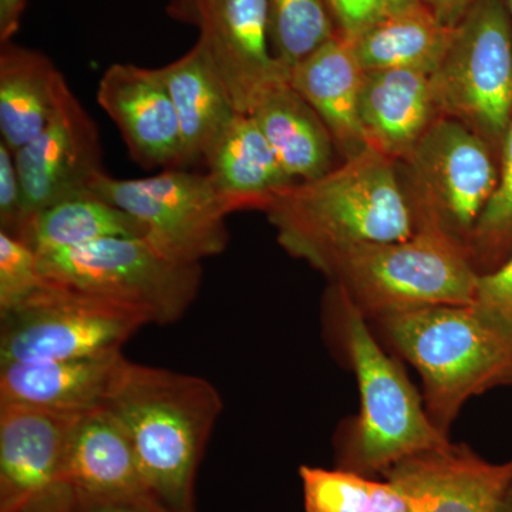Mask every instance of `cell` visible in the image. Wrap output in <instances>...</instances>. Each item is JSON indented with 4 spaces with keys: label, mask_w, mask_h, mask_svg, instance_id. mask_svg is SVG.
<instances>
[{
    "label": "cell",
    "mask_w": 512,
    "mask_h": 512,
    "mask_svg": "<svg viewBox=\"0 0 512 512\" xmlns=\"http://www.w3.org/2000/svg\"><path fill=\"white\" fill-rule=\"evenodd\" d=\"M43 278L140 313L148 323L183 318L201 286V264L161 254L144 237H113L39 256Z\"/></svg>",
    "instance_id": "8992f818"
},
{
    "label": "cell",
    "mask_w": 512,
    "mask_h": 512,
    "mask_svg": "<svg viewBox=\"0 0 512 512\" xmlns=\"http://www.w3.org/2000/svg\"><path fill=\"white\" fill-rule=\"evenodd\" d=\"M322 323L326 342L355 375L360 397L359 413L336 433L335 467L383 477L404 458L451 441L431 423L400 359L383 349L369 320L335 284L323 296Z\"/></svg>",
    "instance_id": "6da1fadb"
},
{
    "label": "cell",
    "mask_w": 512,
    "mask_h": 512,
    "mask_svg": "<svg viewBox=\"0 0 512 512\" xmlns=\"http://www.w3.org/2000/svg\"><path fill=\"white\" fill-rule=\"evenodd\" d=\"M439 117L433 73L412 69L365 73L360 120L367 148L397 163Z\"/></svg>",
    "instance_id": "2e32d148"
},
{
    "label": "cell",
    "mask_w": 512,
    "mask_h": 512,
    "mask_svg": "<svg viewBox=\"0 0 512 512\" xmlns=\"http://www.w3.org/2000/svg\"><path fill=\"white\" fill-rule=\"evenodd\" d=\"M508 12H510L511 23H512V0H507Z\"/></svg>",
    "instance_id": "f35d334b"
},
{
    "label": "cell",
    "mask_w": 512,
    "mask_h": 512,
    "mask_svg": "<svg viewBox=\"0 0 512 512\" xmlns=\"http://www.w3.org/2000/svg\"><path fill=\"white\" fill-rule=\"evenodd\" d=\"M497 187L468 239V252L478 274L503 264L512 245V120L503 140Z\"/></svg>",
    "instance_id": "83f0119b"
},
{
    "label": "cell",
    "mask_w": 512,
    "mask_h": 512,
    "mask_svg": "<svg viewBox=\"0 0 512 512\" xmlns=\"http://www.w3.org/2000/svg\"><path fill=\"white\" fill-rule=\"evenodd\" d=\"M15 161L28 224L33 215L57 202L90 194L97 178L106 173L99 128L72 90L42 133L16 151Z\"/></svg>",
    "instance_id": "7c38bea8"
},
{
    "label": "cell",
    "mask_w": 512,
    "mask_h": 512,
    "mask_svg": "<svg viewBox=\"0 0 512 512\" xmlns=\"http://www.w3.org/2000/svg\"><path fill=\"white\" fill-rule=\"evenodd\" d=\"M28 0H0V43H8L18 33Z\"/></svg>",
    "instance_id": "e575fe53"
},
{
    "label": "cell",
    "mask_w": 512,
    "mask_h": 512,
    "mask_svg": "<svg viewBox=\"0 0 512 512\" xmlns=\"http://www.w3.org/2000/svg\"><path fill=\"white\" fill-rule=\"evenodd\" d=\"M440 117L460 121L490 144L512 120V23L507 0H477L451 33L433 72Z\"/></svg>",
    "instance_id": "52a82bcc"
},
{
    "label": "cell",
    "mask_w": 512,
    "mask_h": 512,
    "mask_svg": "<svg viewBox=\"0 0 512 512\" xmlns=\"http://www.w3.org/2000/svg\"><path fill=\"white\" fill-rule=\"evenodd\" d=\"M453 28L444 25L426 2L387 13L352 40L365 72L424 70L439 66Z\"/></svg>",
    "instance_id": "cb8c5ba5"
},
{
    "label": "cell",
    "mask_w": 512,
    "mask_h": 512,
    "mask_svg": "<svg viewBox=\"0 0 512 512\" xmlns=\"http://www.w3.org/2000/svg\"><path fill=\"white\" fill-rule=\"evenodd\" d=\"M43 281L36 252L26 242L0 231V312L28 298Z\"/></svg>",
    "instance_id": "f1b7e54d"
},
{
    "label": "cell",
    "mask_w": 512,
    "mask_h": 512,
    "mask_svg": "<svg viewBox=\"0 0 512 512\" xmlns=\"http://www.w3.org/2000/svg\"><path fill=\"white\" fill-rule=\"evenodd\" d=\"M147 323L140 313L45 279L0 312V366L113 355Z\"/></svg>",
    "instance_id": "ba28073f"
},
{
    "label": "cell",
    "mask_w": 512,
    "mask_h": 512,
    "mask_svg": "<svg viewBox=\"0 0 512 512\" xmlns=\"http://www.w3.org/2000/svg\"><path fill=\"white\" fill-rule=\"evenodd\" d=\"M26 228L28 215L15 154L0 141V231L22 239Z\"/></svg>",
    "instance_id": "4dcf8cb0"
},
{
    "label": "cell",
    "mask_w": 512,
    "mask_h": 512,
    "mask_svg": "<svg viewBox=\"0 0 512 512\" xmlns=\"http://www.w3.org/2000/svg\"><path fill=\"white\" fill-rule=\"evenodd\" d=\"M322 274L367 320L430 305L474 303L478 274L466 244L434 227L407 239L357 245Z\"/></svg>",
    "instance_id": "5b68a950"
},
{
    "label": "cell",
    "mask_w": 512,
    "mask_h": 512,
    "mask_svg": "<svg viewBox=\"0 0 512 512\" xmlns=\"http://www.w3.org/2000/svg\"><path fill=\"white\" fill-rule=\"evenodd\" d=\"M73 503V488L67 483H59L10 512H72Z\"/></svg>",
    "instance_id": "836d02e7"
},
{
    "label": "cell",
    "mask_w": 512,
    "mask_h": 512,
    "mask_svg": "<svg viewBox=\"0 0 512 512\" xmlns=\"http://www.w3.org/2000/svg\"><path fill=\"white\" fill-rule=\"evenodd\" d=\"M339 35L353 40L390 13L387 0H325Z\"/></svg>",
    "instance_id": "1f68e13d"
},
{
    "label": "cell",
    "mask_w": 512,
    "mask_h": 512,
    "mask_svg": "<svg viewBox=\"0 0 512 512\" xmlns=\"http://www.w3.org/2000/svg\"><path fill=\"white\" fill-rule=\"evenodd\" d=\"M204 164L229 212L265 211L295 184L251 114L235 116Z\"/></svg>",
    "instance_id": "d6986e66"
},
{
    "label": "cell",
    "mask_w": 512,
    "mask_h": 512,
    "mask_svg": "<svg viewBox=\"0 0 512 512\" xmlns=\"http://www.w3.org/2000/svg\"><path fill=\"white\" fill-rule=\"evenodd\" d=\"M397 163L419 228H439L468 248L497 187L491 144L460 121L439 117Z\"/></svg>",
    "instance_id": "9c48e42d"
},
{
    "label": "cell",
    "mask_w": 512,
    "mask_h": 512,
    "mask_svg": "<svg viewBox=\"0 0 512 512\" xmlns=\"http://www.w3.org/2000/svg\"><path fill=\"white\" fill-rule=\"evenodd\" d=\"M249 114L295 183L316 180L335 167L332 134L289 82L265 93Z\"/></svg>",
    "instance_id": "603a6c76"
},
{
    "label": "cell",
    "mask_w": 512,
    "mask_h": 512,
    "mask_svg": "<svg viewBox=\"0 0 512 512\" xmlns=\"http://www.w3.org/2000/svg\"><path fill=\"white\" fill-rule=\"evenodd\" d=\"M170 12L200 28L235 110L249 114L259 99L289 82L271 45L266 0H171Z\"/></svg>",
    "instance_id": "8fae6325"
},
{
    "label": "cell",
    "mask_w": 512,
    "mask_h": 512,
    "mask_svg": "<svg viewBox=\"0 0 512 512\" xmlns=\"http://www.w3.org/2000/svg\"><path fill=\"white\" fill-rule=\"evenodd\" d=\"M113 237H146V229L126 211L90 192L37 212L20 241L40 256Z\"/></svg>",
    "instance_id": "d4e9b609"
},
{
    "label": "cell",
    "mask_w": 512,
    "mask_h": 512,
    "mask_svg": "<svg viewBox=\"0 0 512 512\" xmlns=\"http://www.w3.org/2000/svg\"><path fill=\"white\" fill-rule=\"evenodd\" d=\"M274 55L291 72L338 35L325 0H266Z\"/></svg>",
    "instance_id": "4316f807"
},
{
    "label": "cell",
    "mask_w": 512,
    "mask_h": 512,
    "mask_svg": "<svg viewBox=\"0 0 512 512\" xmlns=\"http://www.w3.org/2000/svg\"><path fill=\"white\" fill-rule=\"evenodd\" d=\"M387 2H389L390 12H394V10L409 8L416 3L424 2V0H387Z\"/></svg>",
    "instance_id": "74e56055"
},
{
    "label": "cell",
    "mask_w": 512,
    "mask_h": 512,
    "mask_svg": "<svg viewBox=\"0 0 512 512\" xmlns=\"http://www.w3.org/2000/svg\"><path fill=\"white\" fill-rule=\"evenodd\" d=\"M77 417L23 404H0V512L64 483Z\"/></svg>",
    "instance_id": "9a60e30c"
},
{
    "label": "cell",
    "mask_w": 512,
    "mask_h": 512,
    "mask_svg": "<svg viewBox=\"0 0 512 512\" xmlns=\"http://www.w3.org/2000/svg\"><path fill=\"white\" fill-rule=\"evenodd\" d=\"M92 191L140 221L144 238L173 261L201 264L227 248L231 212L207 173L171 168L131 180L104 173Z\"/></svg>",
    "instance_id": "30bf717a"
},
{
    "label": "cell",
    "mask_w": 512,
    "mask_h": 512,
    "mask_svg": "<svg viewBox=\"0 0 512 512\" xmlns=\"http://www.w3.org/2000/svg\"><path fill=\"white\" fill-rule=\"evenodd\" d=\"M305 512H416L392 481L343 468L302 466Z\"/></svg>",
    "instance_id": "484cf974"
},
{
    "label": "cell",
    "mask_w": 512,
    "mask_h": 512,
    "mask_svg": "<svg viewBox=\"0 0 512 512\" xmlns=\"http://www.w3.org/2000/svg\"><path fill=\"white\" fill-rule=\"evenodd\" d=\"M369 322L419 372L424 407L444 436L471 397L512 386V338L474 303L420 306Z\"/></svg>",
    "instance_id": "277c9868"
},
{
    "label": "cell",
    "mask_w": 512,
    "mask_h": 512,
    "mask_svg": "<svg viewBox=\"0 0 512 512\" xmlns=\"http://www.w3.org/2000/svg\"><path fill=\"white\" fill-rule=\"evenodd\" d=\"M383 478L416 512H495L512 478V460L491 463L467 444L448 441L404 458Z\"/></svg>",
    "instance_id": "5bb4252c"
},
{
    "label": "cell",
    "mask_w": 512,
    "mask_h": 512,
    "mask_svg": "<svg viewBox=\"0 0 512 512\" xmlns=\"http://www.w3.org/2000/svg\"><path fill=\"white\" fill-rule=\"evenodd\" d=\"M365 73L352 40L339 33L289 72V84L318 113L345 158L367 148L360 120Z\"/></svg>",
    "instance_id": "ac0fdd59"
},
{
    "label": "cell",
    "mask_w": 512,
    "mask_h": 512,
    "mask_svg": "<svg viewBox=\"0 0 512 512\" xmlns=\"http://www.w3.org/2000/svg\"><path fill=\"white\" fill-rule=\"evenodd\" d=\"M396 164L365 148L322 177L286 188L265 210L279 244L322 272L357 245L412 237L419 222Z\"/></svg>",
    "instance_id": "7a4b0ae2"
},
{
    "label": "cell",
    "mask_w": 512,
    "mask_h": 512,
    "mask_svg": "<svg viewBox=\"0 0 512 512\" xmlns=\"http://www.w3.org/2000/svg\"><path fill=\"white\" fill-rule=\"evenodd\" d=\"M63 481L92 497L150 493L126 430L104 406L77 417Z\"/></svg>",
    "instance_id": "ffe728a7"
},
{
    "label": "cell",
    "mask_w": 512,
    "mask_h": 512,
    "mask_svg": "<svg viewBox=\"0 0 512 512\" xmlns=\"http://www.w3.org/2000/svg\"><path fill=\"white\" fill-rule=\"evenodd\" d=\"M72 512H174L150 493L92 497L74 493Z\"/></svg>",
    "instance_id": "d6a6232c"
},
{
    "label": "cell",
    "mask_w": 512,
    "mask_h": 512,
    "mask_svg": "<svg viewBox=\"0 0 512 512\" xmlns=\"http://www.w3.org/2000/svg\"><path fill=\"white\" fill-rule=\"evenodd\" d=\"M222 406L202 377L128 360L104 403L133 444L147 490L174 512H197L195 478Z\"/></svg>",
    "instance_id": "3957f363"
},
{
    "label": "cell",
    "mask_w": 512,
    "mask_h": 512,
    "mask_svg": "<svg viewBox=\"0 0 512 512\" xmlns=\"http://www.w3.org/2000/svg\"><path fill=\"white\" fill-rule=\"evenodd\" d=\"M126 357L113 355L0 366V404L80 414L106 403Z\"/></svg>",
    "instance_id": "e0dca14e"
},
{
    "label": "cell",
    "mask_w": 512,
    "mask_h": 512,
    "mask_svg": "<svg viewBox=\"0 0 512 512\" xmlns=\"http://www.w3.org/2000/svg\"><path fill=\"white\" fill-rule=\"evenodd\" d=\"M70 92L42 52L3 43L0 50V136L15 154L49 124Z\"/></svg>",
    "instance_id": "44dd1931"
},
{
    "label": "cell",
    "mask_w": 512,
    "mask_h": 512,
    "mask_svg": "<svg viewBox=\"0 0 512 512\" xmlns=\"http://www.w3.org/2000/svg\"><path fill=\"white\" fill-rule=\"evenodd\" d=\"M474 305L512 338V252L494 271L478 276Z\"/></svg>",
    "instance_id": "f546056e"
},
{
    "label": "cell",
    "mask_w": 512,
    "mask_h": 512,
    "mask_svg": "<svg viewBox=\"0 0 512 512\" xmlns=\"http://www.w3.org/2000/svg\"><path fill=\"white\" fill-rule=\"evenodd\" d=\"M183 133L185 168L205 163L238 111L200 40L180 59L157 67Z\"/></svg>",
    "instance_id": "7402d4cb"
},
{
    "label": "cell",
    "mask_w": 512,
    "mask_h": 512,
    "mask_svg": "<svg viewBox=\"0 0 512 512\" xmlns=\"http://www.w3.org/2000/svg\"><path fill=\"white\" fill-rule=\"evenodd\" d=\"M97 103L119 128L131 160L144 168H185L180 120L158 69L111 64Z\"/></svg>",
    "instance_id": "4fadbf2b"
},
{
    "label": "cell",
    "mask_w": 512,
    "mask_h": 512,
    "mask_svg": "<svg viewBox=\"0 0 512 512\" xmlns=\"http://www.w3.org/2000/svg\"><path fill=\"white\" fill-rule=\"evenodd\" d=\"M495 512H512V478L507 487H505L503 497H501Z\"/></svg>",
    "instance_id": "8d00e7d4"
},
{
    "label": "cell",
    "mask_w": 512,
    "mask_h": 512,
    "mask_svg": "<svg viewBox=\"0 0 512 512\" xmlns=\"http://www.w3.org/2000/svg\"><path fill=\"white\" fill-rule=\"evenodd\" d=\"M424 2L430 6L444 25L454 28L477 0H424Z\"/></svg>",
    "instance_id": "d590c367"
}]
</instances>
